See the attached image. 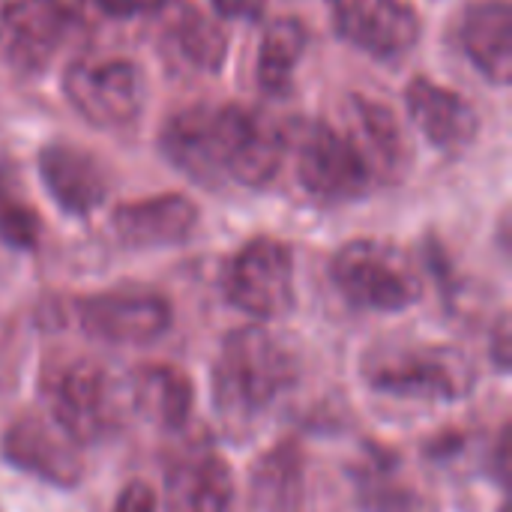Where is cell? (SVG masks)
<instances>
[{
    "label": "cell",
    "instance_id": "obj_1",
    "mask_svg": "<svg viewBox=\"0 0 512 512\" xmlns=\"http://www.w3.org/2000/svg\"><path fill=\"white\" fill-rule=\"evenodd\" d=\"M297 375V354L282 336L261 324L231 330L210 375L216 417L228 429H249L297 384Z\"/></svg>",
    "mask_w": 512,
    "mask_h": 512
},
{
    "label": "cell",
    "instance_id": "obj_2",
    "mask_svg": "<svg viewBox=\"0 0 512 512\" xmlns=\"http://www.w3.org/2000/svg\"><path fill=\"white\" fill-rule=\"evenodd\" d=\"M360 378L381 396L453 405L474 393L477 363L453 345L390 342L363 354Z\"/></svg>",
    "mask_w": 512,
    "mask_h": 512
},
{
    "label": "cell",
    "instance_id": "obj_3",
    "mask_svg": "<svg viewBox=\"0 0 512 512\" xmlns=\"http://www.w3.org/2000/svg\"><path fill=\"white\" fill-rule=\"evenodd\" d=\"M39 390L48 420L78 447L108 441L123 423L117 381L87 354L48 357L39 372Z\"/></svg>",
    "mask_w": 512,
    "mask_h": 512
},
{
    "label": "cell",
    "instance_id": "obj_4",
    "mask_svg": "<svg viewBox=\"0 0 512 512\" xmlns=\"http://www.w3.org/2000/svg\"><path fill=\"white\" fill-rule=\"evenodd\" d=\"M330 279L354 309L405 312L423 297L417 261L393 240L357 237L330 258Z\"/></svg>",
    "mask_w": 512,
    "mask_h": 512
},
{
    "label": "cell",
    "instance_id": "obj_5",
    "mask_svg": "<svg viewBox=\"0 0 512 512\" xmlns=\"http://www.w3.org/2000/svg\"><path fill=\"white\" fill-rule=\"evenodd\" d=\"M288 156H294V174L300 189L318 204H348L366 198L378 180L345 132L330 120H303L288 129Z\"/></svg>",
    "mask_w": 512,
    "mask_h": 512
},
{
    "label": "cell",
    "instance_id": "obj_6",
    "mask_svg": "<svg viewBox=\"0 0 512 512\" xmlns=\"http://www.w3.org/2000/svg\"><path fill=\"white\" fill-rule=\"evenodd\" d=\"M66 102L96 129H129L147 108V75L129 57H81L63 72Z\"/></svg>",
    "mask_w": 512,
    "mask_h": 512
},
{
    "label": "cell",
    "instance_id": "obj_7",
    "mask_svg": "<svg viewBox=\"0 0 512 512\" xmlns=\"http://www.w3.org/2000/svg\"><path fill=\"white\" fill-rule=\"evenodd\" d=\"M222 291L237 312L255 321L285 318L297 303L291 246L276 237L249 240L228 258L222 270Z\"/></svg>",
    "mask_w": 512,
    "mask_h": 512
},
{
    "label": "cell",
    "instance_id": "obj_8",
    "mask_svg": "<svg viewBox=\"0 0 512 512\" xmlns=\"http://www.w3.org/2000/svg\"><path fill=\"white\" fill-rule=\"evenodd\" d=\"M81 333L108 345H150L168 333L174 321L171 303L150 288H111L87 294L75 303Z\"/></svg>",
    "mask_w": 512,
    "mask_h": 512
},
{
    "label": "cell",
    "instance_id": "obj_9",
    "mask_svg": "<svg viewBox=\"0 0 512 512\" xmlns=\"http://www.w3.org/2000/svg\"><path fill=\"white\" fill-rule=\"evenodd\" d=\"M336 33L381 63L405 60L420 36V12L408 0H330Z\"/></svg>",
    "mask_w": 512,
    "mask_h": 512
},
{
    "label": "cell",
    "instance_id": "obj_10",
    "mask_svg": "<svg viewBox=\"0 0 512 512\" xmlns=\"http://www.w3.org/2000/svg\"><path fill=\"white\" fill-rule=\"evenodd\" d=\"M0 456L9 468L54 489H75L84 480L81 447L39 414H21L6 426Z\"/></svg>",
    "mask_w": 512,
    "mask_h": 512
},
{
    "label": "cell",
    "instance_id": "obj_11",
    "mask_svg": "<svg viewBox=\"0 0 512 512\" xmlns=\"http://www.w3.org/2000/svg\"><path fill=\"white\" fill-rule=\"evenodd\" d=\"M159 150L192 183H225V105H189L171 114L159 132Z\"/></svg>",
    "mask_w": 512,
    "mask_h": 512
},
{
    "label": "cell",
    "instance_id": "obj_12",
    "mask_svg": "<svg viewBox=\"0 0 512 512\" xmlns=\"http://www.w3.org/2000/svg\"><path fill=\"white\" fill-rule=\"evenodd\" d=\"M153 15H156L153 39L159 57L171 72L207 78L222 69L228 57V36L195 3L165 0Z\"/></svg>",
    "mask_w": 512,
    "mask_h": 512
},
{
    "label": "cell",
    "instance_id": "obj_13",
    "mask_svg": "<svg viewBox=\"0 0 512 512\" xmlns=\"http://www.w3.org/2000/svg\"><path fill=\"white\" fill-rule=\"evenodd\" d=\"M78 15L60 0H12L0 12V48L12 69L39 75L48 69Z\"/></svg>",
    "mask_w": 512,
    "mask_h": 512
},
{
    "label": "cell",
    "instance_id": "obj_14",
    "mask_svg": "<svg viewBox=\"0 0 512 512\" xmlns=\"http://www.w3.org/2000/svg\"><path fill=\"white\" fill-rule=\"evenodd\" d=\"M288 159V129L261 111L228 105L225 111V183L267 186Z\"/></svg>",
    "mask_w": 512,
    "mask_h": 512
},
{
    "label": "cell",
    "instance_id": "obj_15",
    "mask_svg": "<svg viewBox=\"0 0 512 512\" xmlns=\"http://www.w3.org/2000/svg\"><path fill=\"white\" fill-rule=\"evenodd\" d=\"M36 165H39L42 186L48 189V195L63 213L81 219L105 204L111 183L105 165L93 153L69 141H51L39 150Z\"/></svg>",
    "mask_w": 512,
    "mask_h": 512
},
{
    "label": "cell",
    "instance_id": "obj_16",
    "mask_svg": "<svg viewBox=\"0 0 512 512\" xmlns=\"http://www.w3.org/2000/svg\"><path fill=\"white\" fill-rule=\"evenodd\" d=\"M405 105H408L414 126L441 153H462L480 135L477 108L453 87H444L426 75H417L408 84Z\"/></svg>",
    "mask_w": 512,
    "mask_h": 512
},
{
    "label": "cell",
    "instance_id": "obj_17",
    "mask_svg": "<svg viewBox=\"0 0 512 512\" xmlns=\"http://www.w3.org/2000/svg\"><path fill=\"white\" fill-rule=\"evenodd\" d=\"M198 228V207L192 198L165 192L120 204L111 216L114 237L129 249H168L186 243Z\"/></svg>",
    "mask_w": 512,
    "mask_h": 512
},
{
    "label": "cell",
    "instance_id": "obj_18",
    "mask_svg": "<svg viewBox=\"0 0 512 512\" xmlns=\"http://www.w3.org/2000/svg\"><path fill=\"white\" fill-rule=\"evenodd\" d=\"M456 39L471 66L492 84L507 87L512 78V9L507 0L471 3L456 27Z\"/></svg>",
    "mask_w": 512,
    "mask_h": 512
},
{
    "label": "cell",
    "instance_id": "obj_19",
    "mask_svg": "<svg viewBox=\"0 0 512 512\" xmlns=\"http://www.w3.org/2000/svg\"><path fill=\"white\" fill-rule=\"evenodd\" d=\"M345 132L366 156L378 186L396 183L408 168V144L396 114L366 96H351L345 108Z\"/></svg>",
    "mask_w": 512,
    "mask_h": 512
},
{
    "label": "cell",
    "instance_id": "obj_20",
    "mask_svg": "<svg viewBox=\"0 0 512 512\" xmlns=\"http://www.w3.org/2000/svg\"><path fill=\"white\" fill-rule=\"evenodd\" d=\"M234 501L231 465L213 450H195L168 468V512H228Z\"/></svg>",
    "mask_w": 512,
    "mask_h": 512
},
{
    "label": "cell",
    "instance_id": "obj_21",
    "mask_svg": "<svg viewBox=\"0 0 512 512\" xmlns=\"http://www.w3.org/2000/svg\"><path fill=\"white\" fill-rule=\"evenodd\" d=\"M306 453L297 438L270 447L249 477V501L255 512H306Z\"/></svg>",
    "mask_w": 512,
    "mask_h": 512
},
{
    "label": "cell",
    "instance_id": "obj_22",
    "mask_svg": "<svg viewBox=\"0 0 512 512\" xmlns=\"http://www.w3.org/2000/svg\"><path fill=\"white\" fill-rule=\"evenodd\" d=\"M132 405L147 423L177 432L192 417L195 384L180 366H141L132 378Z\"/></svg>",
    "mask_w": 512,
    "mask_h": 512
},
{
    "label": "cell",
    "instance_id": "obj_23",
    "mask_svg": "<svg viewBox=\"0 0 512 512\" xmlns=\"http://www.w3.org/2000/svg\"><path fill=\"white\" fill-rule=\"evenodd\" d=\"M351 486L363 512H417V492L408 483L399 456L381 444H366L351 465Z\"/></svg>",
    "mask_w": 512,
    "mask_h": 512
},
{
    "label": "cell",
    "instance_id": "obj_24",
    "mask_svg": "<svg viewBox=\"0 0 512 512\" xmlns=\"http://www.w3.org/2000/svg\"><path fill=\"white\" fill-rule=\"evenodd\" d=\"M306 45H309V30L294 15L273 18L264 27L261 45H258L255 75H258V84L267 96H288L291 93L297 66L306 54Z\"/></svg>",
    "mask_w": 512,
    "mask_h": 512
},
{
    "label": "cell",
    "instance_id": "obj_25",
    "mask_svg": "<svg viewBox=\"0 0 512 512\" xmlns=\"http://www.w3.org/2000/svg\"><path fill=\"white\" fill-rule=\"evenodd\" d=\"M42 240V216L30 204L21 174L12 162H0V243L15 252H33Z\"/></svg>",
    "mask_w": 512,
    "mask_h": 512
},
{
    "label": "cell",
    "instance_id": "obj_26",
    "mask_svg": "<svg viewBox=\"0 0 512 512\" xmlns=\"http://www.w3.org/2000/svg\"><path fill=\"white\" fill-rule=\"evenodd\" d=\"M114 512H156V492L144 480H132L120 489Z\"/></svg>",
    "mask_w": 512,
    "mask_h": 512
},
{
    "label": "cell",
    "instance_id": "obj_27",
    "mask_svg": "<svg viewBox=\"0 0 512 512\" xmlns=\"http://www.w3.org/2000/svg\"><path fill=\"white\" fill-rule=\"evenodd\" d=\"M93 3L108 15H141V12H156L165 0H93Z\"/></svg>",
    "mask_w": 512,
    "mask_h": 512
},
{
    "label": "cell",
    "instance_id": "obj_28",
    "mask_svg": "<svg viewBox=\"0 0 512 512\" xmlns=\"http://www.w3.org/2000/svg\"><path fill=\"white\" fill-rule=\"evenodd\" d=\"M213 9L222 18H258L261 15V0H210Z\"/></svg>",
    "mask_w": 512,
    "mask_h": 512
},
{
    "label": "cell",
    "instance_id": "obj_29",
    "mask_svg": "<svg viewBox=\"0 0 512 512\" xmlns=\"http://www.w3.org/2000/svg\"><path fill=\"white\" fill-rule=\"evenodd\" d=\"M495 363H498V372H507L510 369V324L507 318L498 321V336H495Z\"/></svg>",
    "mask_w": 512,
    "mask_h": 512
}]
</instances>
